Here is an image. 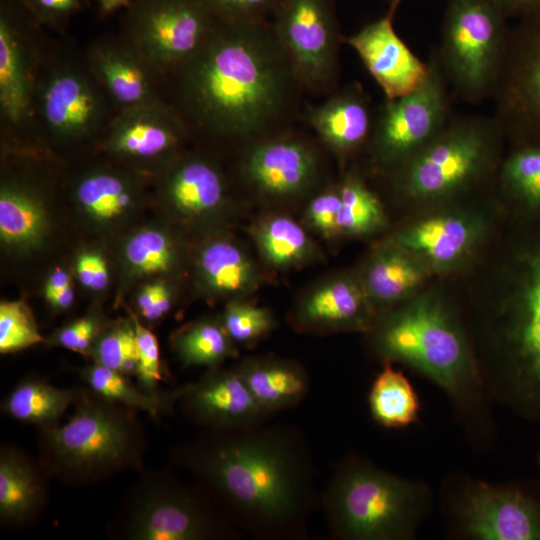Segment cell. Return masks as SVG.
I'll return each instance as SVG.
<instances>
[{"instance_id":"obj_1","label":"cell","mask_w":540,"mask_h":540,"mask_svg":"<svg viewBox=\"0 0 540 540\" xmlns=\"http://www.w3.org/2000/svg\"><path fill=\"white\" fill-rule=\"evenodd\" d=\"M305 96L270 20L216 19L202 46L162 78L163 100L190 142L237 153L300 124Z\"/></svg>"},{"instance_id":"obj_2","label":"cell","mask_w":540,"mask_h":540,"mask_svg":"<svg viewBox=\"0 0 540 540\" xmlns=\"http://www.w3.org/2000/svg\"><path fill=\"white\" fill-rule=\"evenodd\" d=\"M170 459L242 534L260 540L307 536L320 493L309 443L297 427L201 429L172 448Z\"/></svg>"},{"instance_id":"obj_3","label":"cell","mask_w":540,"mask_h":540,"mask_svg":"<svg viewBox=\"0 0 540 540\" xmlns=\"http://www.w3.org/2000/svg\"><path fill=\"white\" fill-rule=\"evenodd\" d=\"M64 423L38 428V460L51 479L67 485L100 483L143 470L147 442L137 410L78 388Z\"/></svg>"},{"instance_id":"obj_4","label":"cell","mask_w":540,"mask_h":540,"mask_svg":"<svg viewBox=\"0 0 540 540\" xmlns=\"http://www.w3.org/2000/svg\"><path fill=\"white\" fill-rule=\"evenodd\" d=\"M369 331L385 362H401L420 372L462 410L479 407L485 382L460 325L437 296L410 299L376 318Z\"/></svg>"},{"instance_id":"obj_5","label":"cell","mask_w":540,"mask_h":540,"mask_svg":"<svg viewBox=\"0 0 540 540\" xmlns=\"http://www.w3.org/2000/svg\"><path fill=\"white\" fill-rule=\"evenodd\" d=\"M319 505L335 539L407 540L428 511L430 493L351 453L334 466Z\"/></svg>"},{"instance_id":"obj_6","label":"cell","mask_w":540,"mask_h":540,"mask_svg":"<svg viewBox=\"0 0 540 540\" xmlns=\"http://www.w3.org/2000/svg\"><path fill=\"white\" fill-rule=\"evenodd\" d=\"M37 146L49 154L98 150L116 114L84 51L55 38L38 71L33 104Z\"/></svg>"},{"instance_id":"obj_7","label":"cell","mask_w":540,"mask_h":540,"mask_svg":"<svg viewBox=\"0 0 540 540\" xmlns=\"http://www.w3.org/2000/svg\"><path fill=\"white\" fill-rule=\"evenodd\" d=\"M109 535L124 540H230L242 533L195 482L168 470H141Z\"/></svg>"},{"instance_id":"obj_8","label":"cell","mask_w":540,"mask_h":540,"mask_svg":"<svg viewBox=\"0 0 540 540\" xmlns=\"http://www.w3.org/2000/svg\"><path fill=\"white\" fill-rule=\"evenodd\" d=\"M504 137L494 117L452 116L437 136L389 175L409 200H448L494 172Z\"/></svg>"},{"instance_id":"obj_9","label":"cell","mask_w":540,"mask_h":540,"mask_svg":"<svg viewBox=\"0 0 540 540\" xmlns=\"http://www.w3.org/2000/svg\"><path fill=\"white\" fill-rule=\"evenodd\" d=\"M511 25L491 0H448L434 61L452 98H492L502 71Z\"/></svg>"},{"instance_id":"obj_10","label":"cell","mask_w":540,"mask_h":540,"mask_svg":"<svg viewBox=\"0 0 540 540\" xmlns=\"http://www.w3.org/2000/svg\"><path fill=\"white\" fill-rule=\"evenodd\" d=\"M54 40L24 0H0V126L5 149L39 148L33 94Z\"/></svg>"},{"instance_id":"obj_11","label":"cell","mask_w":540,"mask_h":540,"mask_svg":"<svg viewBox=\"0 0 540 540\" xmlns=\"http://www.w3.org/2000/svg\"><path fill=\"white\" fill-rule=\"evenodd\" d=\"M430 74L417 90L384 99L374 111L367 150L375 169L389 175L428 144L451 119L452 95L432 59Z\"/></svg>"},{"instance_id":"obj_12","label":"cell","mask_w":540,"mask_h":540,"mask_svg":"<svg viewBox=\"0 0 540 540\" xmlns=\"http://www.w3.org/2000/svg\"><path fill=\"white\" fill-rule=\"evenodd\" d=\"M270 23L306 95L325 98L339 88L344 36L333 0H282Z\"/></svg>"},{"instance_id":"obj_13","label":"cell","mask_w":540,"mask_h":540,"mask_svg":"<svg viewBox=\"0 0 540 540\" xmlns=\"http://www.w3.org/2000/svg\"><path fill=\"white\" fill-rule=\"evenodd\" d=\"M215 23L200 0H132L120 32L162 79L202 46Z\"/></svg>"},{"instance_id":"obj_14","label":"cell","mask_w":540,"mask_h":540,"mask_svg":"<svg viewBox=\"0 0 540 540\" xmlns=\"http://www.w3.org/2000/svg\"><path fill=\"white\" fill-rule=\"evenodd\" d=\"M514 311L500 329L496 394L518 415L540 424V252L532 259Z\"/></svg>"},{"instance_id":"obj_15","label":"cell","mask_w":540,"mask_h":540,"mask_svg":"<svg viewBox=\"0 0 540 540\" xmlns=\"http://www.w3.org/2000/svg\"><path fill=\"white\" fill-rule=\"evenodd\" d=\"M297 126L264 137L238 153L239 176L255 194L291 199L308 194L319 184L316 136Z\"/></svg>"},{"instance_id":"obj_16","label":"cell","mask_w":540,"mask_h":540,"mask_svg":"<svg viewBox=\"0 0 540 540\" xmlns=\"http://www.w3.org/2000/svg\"><path fill=\"white\" fill-rule=\"evenodd\" d=\"M494 118L511 140L540 139V13L514 21L496 90Z\"/></svg>"},{"instance_id":"obj_17","label":"cell","mask_w":540,"mask_h":540,"mask_svg":"<svg viewBox=\"0 0 540 540\" xmlns=\"http://www.w3.org/2000/svg\"><path fill=\"white\" fill-rule=\"evenodd\" d=\"M189 142L180 118L161 101L117 112L98 153L152 179L185 151Z\"/></svg>"},{"instance_id":"obj_18","label":"cell","mask_w":540,"mask_h":540,"mask_svg":"<svg viewBox=\"0 0 540 540\" xmlns=\"http://www.w3.org/2000/svg\"><path fill=\"white\" fill-rule=\"evenodd\" d=\"M152 180L162 208L188 224L216 218L230 202L226 175L205 151H183Z\"/></svg>"},{"instance_id":"obj_19","label":"cell","mask_w":540,"mask_h":540,"mask_svg":"<svg viewBox=\"0 0 540 540\" xmlns=\"http://www.w3.org/2000/svg\"><path fill=\"white\" fill-rule=\"evenodd\" d=\"M463 534L480 540H540V500L512 486L470 483L456 508Z\"/></svg>"},{"instance_id":"obj_20","label":"cell","mask_w":540,"mask_h":540,"mask_svg":"<svg viewBox=\"0 0 540 540\" xmlns=\"http://www.w3.org/2000/svg\"><path fill=\"white\" fill-rule=\"evenodd\" d=\"M402 0H391L385 14L343 37L384 93L385 99L405 96L427 80L431 66L418 58L398 35L394 19Z\"/></svg>"},{"instance_id":"obj_21","label":"cell","mask_w":540,"mask_h":540,"mask_svg":"<svg viewBox=\"0 0 540 540\" xmlns=\"http://www.w3.org/2000/svg\"><path fill=\"white\" fill-rule=\"evenodd\" d=\"M147 177L115 162L93 163L72 176L69 195L76 211L98 231L123 226L146 201Z\"/></svg>"},{"instance_id":"obj_22","label":"cell","mask_w":540,"mask_h":540,"mask_svg":"<svg viewBox=\"0 0 540 540\" xmlns=\"http://www.w3.org/2000/svg\"><path fill=\"white\" fill-rule=\"evenodd\" d=\"M173 391L180 411L201 429L250 427L272 416L259 406L235 368L210 369L197 382Z\"/></svg>"},{"instance_id":"obj_23","label":"cell","mask_w":540,"mask_h":540,"mask_svg":"<svg viewBox=\"0 0 540 540\" xmlns=\"http://www.w3.org/2000/svg\"><path fill=\"white\" fill-rule=\"evenodd\" d=\"M84 52L116 113L164 101L160 75L121 32L95 39Z\"/></svg>"},{"instance_id":"obj_24","label":"cell","mask_w":540,"mask_h":540,"mask_svg":"<svg viewBox=\"0 0 540 540\" xmlns=\"http://www.w3.org/2000/svg\"><path fill=\"white\" fill-rule=\"evenodd\" d=\"M373 120L370 99L359 83L336 89L318 104L306 103L302 116L319 142L343 161L367 149Z\"/></svg>"},{"instance_id":"obj_25","label":"cell","mask_w":540,"mask_h":540,"mask_svg":"<svg viewBox=\"0 0 540 540\" xmlns=\"http://www.w3.org/2000/svg\"><path fill=\"white\" fill-rule=\"evenodd\" d=\"M361 281L346 275L330 278L302 298L291 314L303 333L369 331L376 319Z\"/></svg>"},{"instance_id":"obj_26","label":"cell","mask_w":540,"mask_h":540,"mask_svg":"<svg viewBox=\"0 0 540 540\" xmlns=\"http://www.w3.org/2000/svg\"><path fill=\"white\" fill-rule=\"evenodd\" d=\"M482 232V221L471 214L443 213L408 226L392 241L419 255L432 270L448 271L468 258Z\"/></svg>"},{"instance_id":"obj_27","label":"cell","mask_w":540,"mask_h":540,"mask_svg":"<svg viewBox=\"0 0 540 540\" xmlns=\"http://www.w3.org/2000/svg\"><path fill=\"white\" fill-rule=\"evenodd\" d=\"M48 232V210L37 181L5 168L0 185L2 246L16 254L31 253L43 245Z\"/></svg>"},{"instance_id":"obj_28","label":"cell","mask_w":540,"mask_h":540,"mask_svg":"<svg viewBox=\"0 0 540 540\" xmlns=\"http://www.w3.org/2000/svg\"><path fill=\"white\" fill-rule=\"evenodd\" d=\"M48 476L38 459L15 446L0 449V522L8 528L34 523L48 503Z\"/></svg>"},{"instance_id":"obj_29","label":"cell","mask_w":540,"mask_h":540,"mask_svg":"<svg viewBox=\"0 0 540 540\" xmlns=\"http://www.w3.org/2000/svg\"><path fill=\"white\" fill-rule=\"evenodd\" d=\"M196 278L213 297L239 299L260 283L258 268L244 247L228 236H212L198 246Z\"/></svg>"},{"instance_id":"obj_30","label":"cell","mask_w":540,"mask_h":540,"mask_svg":"<svg viewBox=\"0 0 540 540\" xmlns=\"http://www.w3.org/2000/svg\"><path fill=\"white\" fill-rule=\"evenodd\" d=\"M431 271L419 255L391 241L370 256L360 281L373 309L388 308L410 299Z\"/></svg>"},{"instance_id":"obj_31","label":"cell","mask_w":540,"mask_h":540,"mask_svg":"<svg viewBox=\"0 0 540 540\" xmlns=\"http://www.w3.org/2000/svg\"><path fill=\"white\" fill-rule=\"evenodd\" d=\"M238 371L259 406L272 416L299 405L308 395L310 380L297 362L277 357H251Z\"/></svg>"},{"instance_id":"obj_32","label":"cell","mask_w":540,"mask_h":540,"mask_svg":"<svg viewBox=\"0 0 540 540\" xmlns=\"http://www.w3.org/2000/svg\"><path fill=\"white\" fill-rule=\"evenodd\" d=\"M124 281L165 276L181 265V248L172 233L161 226H142L129 233L119 249Z\"/></svg>"},{"instance_id":"obj_33","label":"cell","mask_w":540,"mask_h":540,"mask_svg":"<svg viewBox=\"0 0 540 540\" xmlns=\"http://www.w3.org/2000/svg\"><path fill=\"white\" fill-rule=\"evenodd\" d=\"M77 395L78 388H59L42 377L29 376L3 399L1 409L12 419L38 429L60 423Z\"/></svg>"},{"instance_id":"obj_34","label":"cell","mask_w":540,"mask_h":540,"mask_svg":"<svg viewBox=\"0 0 540 540\" xmlns=\"http://www.w3.org/2000/svg\"><path fill=\"white\" fill-rule=\"evenodd\" d=\"M251 233L260 254L273 267H296L315 255V246L304 228L288 216H264Z\"/></svg>"},{"instance_id":"obj_35","label":"cell","mask_w":540,"mask_h":540,"mask_svg":"<svg viewBox=\"0 0 540 540\" xmlns=\"http://www.w3.org/2000/svg\"><path fill=\"white\" fill-rule=\"evenodd\" d=\"M171 346L185 367L215 369L227 359L238 356L237 345L220 319L205 318L183 326L173 334Z\"/></svg>"},{"instance_id":"obj_36","label":"cell","mask_w":540,"mask_h":540,"mask_svg":"<svg viewBox=\"0 0 540 540\" xmlns=\"http://www.w3.org/2000/svg\"><path fill=\"white\" fill-rule=\"evenodd\" d=\"M369 409L374 421L385 428H403L415 423L420 403L416 391L390 362L374 379L369 396Z\"/></svg>"},{"instance_id":"obj_37","label":"cell","mask_w":540,"mask_h":540,"mask_svg":"<svg viewBox=\"0 0 540 540\" xmlns=\"http://www.w3.org/2000/svg\"><path fill=\"white\" fill-rule=\"evenodd\" d=\"M79 374L86 387L98 396L144 411L155 419L176 405L173 391L158 396L150 395L134 384L130 376L95 362L81 368Z\"/></svg>"},{"instance_id":"obj_38","label":"cell","mask_w":540,"mask_h":540,"mask_svg":"<svg viewBox=\"0 0 540 540\" xmlns=\"http://www.w3.org/2000/svg\"><path fill=\"white\" fill-rule=\"evenodd\" d=\"M341 196L340 234L367 235L385 224L383 206L356 170L347 171L338 183Z\"/></svg>"},{"instance_id":"obj_39","label":"cell","mask_w":540,"mask_h":540,"mask_svg":"<svg viewBox=\"0 0 540 540\" xmlns=\"http://www.w3.org/2000/svg\"><path fill=\"white\" fill-rule=\"evenodd\" d=\"M499 163L502 189L521 202L540 207V139L516 140Z\"/></svg>"},{"instance_id":"obj_40","label":"cell","mask_w":540,"mask_h":540,"mask_svg":"<svg viewBox=\"0 0 540 540\" xmlns=\"http://www.w3.org/2000/svg\"><path fill=\"white\" fill-rule=\"evenodd\" d=\"M88 355L95 363L135 377L138 350L131 318L106 322Z\"/></svg>"},{"instance_id":"obj_41","label":"cell","mask_w":540,"mask_h":540,"mask_svg":"<svg viewBox=\"0 0 540 540\" xmlns=\"http://www.w3.org/2000/svg\"><path fill=\"white\" fill-rule=\"evenodd\" d=\"M220 320L236 345H253L276 326L268 309L240 299H232L226 304Z\"/></svg>"},{"instance_id":"obj_42","label":"cell","mask_w":540,"mask_h":540,"mask_svg":"<svg viewBox=\"0 0 540 540\" xmlns=\"http://www.w3.org/2000/svg\"><path fill=\"white\" fill-rule=\"evenodd\" d=\"M46 342L41 335L29 306L22 300L0 304V353L22 351Z\"/></svg>"},{"instance_id":"obj_43","label":"cell","mask_w":540,"mask_h":540,"mask_svg":"<svg viewBox=\"0 0 540 540\" xmlns=\"http://www.w3.org/2000/svg\"><path fill=\"white\" fill-rule=\"evenodd\" d=\"M129 314L137 341L138 363L135 374L137 385L150 395H161L163 392L159 390V382L163 374L158 340L154 333L143 325L136 313L129 311Z\"/></svg>"},{"instance_id":"obj_44","label":"cell","mask_w":540,"mask_h":540,"mask_svg":"<svg viewBox=\"0 0 540 540\" xmlns=\"http://www.w3.org/2000/svg\"><path fill=\"white\" fill-rule=\"evenodd\" d=\"M105 323L98 311H92L56 330L46 342L88 355Z\"/></svg>"},{"instance_id":"obj_45","label":"cell","mask_w":540,"mask_h":540,"mask_svg":"<svg viewBox=\"0 0 540 540\" xmlns=\"http://www.w3.org/2000/svg\"><path fill=\"white\" fill-rule=\"evenodd\" d=\"M210 13L224 22L269 21L282 0H200Z\"/></svg>"},{"instance_id":"obj_46","label":"cell","mask_w":540,"mask_h":540,"mask_svg":"<svg viewBox=\"0 0 540 540\" xmlns=\"http://www.w3.org/2000/svg\"><path fill=\"white\" fill-rule=\"evenodd\" d=\"M341 204L338 184L319 191L311 198L305 210L308 226L325 237L340 234Z\"/></svg>"},{"instance_id":"obj_47","label":"cell","mask_w":540,"mask_h":540,"mask_svg":"<svg viewBox=\"0 0 540 540\" xmlns=\"http://www.w3.org/2000/svg\"><path fill=\"white\" fill-rule=\"evenodd\" d=\"M24 1L45 28L61 37H67L70 21L88 4L87 0Z\"/></svg>"},{"instance_id":"obj_48","label":"cell","mask_w":540,"mask_h":540,"mask_svg":"<svg viewBox=\"0 0 540 540\" xmlns=\"http://www.w3.org/2000/svg\"><path fill=\"white\" fill-rule=\"evenodd\" d=\"M172 285L164 279H155L142 285L136 295L135 303L138 317L154 323L166 316L174 304Z\"/></svg>"},{"instance_id":"obj_49","label":"cell","mask_w":540,"mask_h":540,"mask_svg":"<svg viewBox=\"0 0 540 540\" xmlns=\"http://www.w3.org/2000/svg\"><path fill=\"white\" fill-rule=\"evenodd\" d=\"M75 270L80 283L99 292L109 283V269L105 257L97 250H84L76 258Z\"/></svg>"},{"instance_id":"obj_50","label":"cell","mask_w":540,"mask_h":540,"mask_svg":"<svg viewBox=\"0 0 540 540\" xmlns=\"http://www.w3.org/2000/svg\"><path fill=\"white\" fill-rule=\"evenodd\" d=\"M510 21L540 13V0H491Z\"/></svg>"},{"instance_id":"obj_51","label":"cell","mask_w":540,"mask_h":540,"mask_svg":"<svg viewBox=\"0 0 540 540\" xmlns=\"http://www.w3.org/2000/svg\"><path fill=\"white\" fill-rule=\"evenodd\" d=\"M70 286H72L70 274L65 269L57 268L49 274L45 282L44 297L48 300L56 293Z\"/></svg>"},{"instance_id":"obj_52","label":"cell","mask_w":540,"mask_h":540,"mask_svg":"<svg viewBox=\"0 0 540 540\" xmlns=\"http://www.w3.org/2000/svg\"><path fill=\"white\" fill-rule=\"evenodd\" d=\"M46 301L54 310L63 311L68 309L74 301L72 286L61 290Z\"/></svg>"},{"instance_id":"obj_53","label":"cell","mask_w":540,"mask_h":540,"mask_svg":"<svg viewBox=\"0 0 540 540\" xmlns=\"http://www.w3.org/2000/svg\"><path fill=\"white\" fill-rule=\"evenodd\" d=\"M132 0H97L100 11L109 15L118 10H125Z\"/></svg>"},{"instance_id":"obj_54","label":"cell","mask_w":540,"mask_h":540,"mask_svg":"<svg viewBox=\"0 0 540 540\" xmlns=\"http://www.w3.org/2000/svg\"><path fill=\"white\" fill-rule=\"evenodd\" d=\"M538 460H539V464H540V454H539Z\"/></svg>"}]
</instances>
